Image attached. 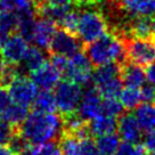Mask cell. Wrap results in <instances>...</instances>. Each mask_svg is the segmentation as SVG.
Returning a JSON list of instances; mask_svg holds the SVG:
<instances>
[{"mask_svg": "<svg viewBox=\"0 0 155 155\" xmlns=\"http://www.w3.org/2000/svg\"><path fill=\"white\" fill-rule=\"evenodd\" d=\"M63 129L62 116L54 113L32 111L18 127L19 134L30 145H41L59 138Z\"/></svg>", "mask_w": 155, "mask_h": 155, "instance_id": "6da1fadb", "label": "cell"}, {"mask_svg": "<svg viewBox=\"0 0 155 155\" xmlns=\"http://www.w3.org/2000/svg\"><path fill=\"white\" fill-rule=\"evenodd\" d=\"M84 53L92 66L108 63H123L127 61L124 38L117 32L107 31L102 37L84 45Z\"/></svg>", "mask_w": 155, "mask_h": 155, "instance_id": "7a4b0ae2", "label": "cell"}, {"mask_svg": "<svg viewBox=\"0 0 155 155\" xmlns=\"http://www.w3.org/2000/svg\"><path fill=\"white\" fill-rule=\"evenodd\" d=\"M81 8L84 9L79 12L77 37L82 45H87L106 33L108 31V24L99 9L91 8V5Z\"/></svg>", "mask_w": 155, "mask_h": 155, "instance_id": "3957f363", "label": "cell"}, {"mask_svg": "<svg viewBox=\"0 0 155 155\" xmlns=\"http://www.w3.org/2000/svg\"><path fill=\"white\" fill-rule=\"evenodd\" d=\"M54 96L56 102V110H58L61 116H65L78 110L82 97V89L78 83L66 79L55 86Z\"/></svg>", "mask_w": 155, "mask_h": 155, "instance_id": "277c9868", "label": "cell"}, {"mask_svg": "<svg viewBox=\"0 0 155 155\" xmlns=\"http://www.w3.org/2000/svg\"><path fill=\"white\" fill-rule=\"evenodd\" d=\"M127 59L140 66H147L155 61V47L152 39L123 37Z\"/></svg>", "mask_w": 155, "mask_h": 155, "instance_id": "5b68a950", "label": "cell"}, {"mask_svg": "<svg viewBox=\"0 0 155 155\" xmlns=\"http://www.w3.org/2000/svg\"><path fill=\"white\" fill-rule=\"evenodd\" d=\"M64 74L68 80L78 83L79 86L90 84L92 78V64L86 53L80 50L72 55L68 59Z\"/></svg>", "mask_w": 155, "mask_h": 155, "instance_id": "8992f818", "label": "cell"}, {"mask_svg": "<svg viewBox=\"0 0 155 155\" xmlns=\"http://www.w3.org/2000/svg\"><path fill=\"white\" fill-rule=\"evenodd\" d=\"M82 42L75 34H72L63 29H56L48 46L50 55H63L71 57L75 53L82 50Z\"/></svg>", "mask_w": 155, "mask_h": 155, "instance_id": "52a82bcc", "label": "cell"}, {"mask_svg": "<svg viewBox=\"0 0 155 155\" xmlns=\"http://www.w3.org/2000/svg\"><path fill=\"white\" fill-rule=\"evenodd\" d=\"M12 102L29 107L32 105L38 88L25 74H18L7 87Z\"/></svg>", "mask_w": 155, "mask_h": 155, "instance_id": "ba28073f", "label": "cell"}, {"mask_svg": "<svg viewBox=\"0 0 155 155\" xmlns=\"http://www.w3.org/2000/svg\"><path fill=\"white\" fill-rule=\"evenodd\" d=\"M86 90L82 92L80 104L78 106L77 113L83 120L90 121L97 116L102 115V96L97 91L95 86L88 84Z\"/></svg>", "mask_w": 155, "mask_h": 155, "instance_id": "9c48e42d", "label": "cell"}, {"mask_svg": "<svg viewBox=\"0 0 155 155\" xmlns=\"http://www.w3.org/2000/svg\"><path fill=\"white\" fill-rule=\"evenodd\" d=\"M28 41L17 32L10 34L0 46V55L4 61L13 65H19L28 49Z\"/></svg>", "mask_w": 155, "mask_h": 155, "instance_id": "30bf717a", "label": "cell"}, {"mask_svg": "<svg viewBox=\"0 0 155 155\" xmlns=\"http://www.w3.org/2000/svg\"><path fill=\"white\" fill-rule=\"evenodd\" d=\"M32 82L41 90H51L59 82L62 73L50 62H45L40 68L30 73Z\"/></svg>", "mask_w": 155, "mask_h": 155, "instance_id": "8fae6325", "label": "cell"}, {"mask_svg": "<svg viewBox=\"0 0 155 155\" xmlns=\"http://www.w3.org/2000/svg\"><path fill=\"white\" fill-rule=\"evenodd\" d=\"M116 130L119 137L124 141L137 144L143 138L141 128L138 124L135 115L130 112L122 113L121 115L117 116Z\"/></svg>", "mask_w": 155, "mask_h": 155, "instance_id": "7c38bea8", "label": "cell"}, {"mask_svg": "<svg viewBox=\"0 0 155 155\" xmlns=\"http://www.w3.org/2000/svg\"><path fill=\"white\" fill-rule=\"evenodd\" d=\"M120 77L126 87L140 88L146 81V74L143 66L130 61H124L120 64Z\"/></svg>", "mask_w": 155, "mask_h": 155, "instance_id": "4fadbf2b", "label": "cell"}, {"mask_svg": "<svg viewBox=\"0 0 155 155\" xmlns=\"http://www.w3.org/2000/svg\"><path fill=\"white\" fill-rule=\"evenodd\" d=\"M56 29H57V25L54 22L46 18L37 17L31 42L34 44V46L44 49V50L48 49L50 40L53 38Z\"/></svg>", "mask_w": 155, "mask_h": 155, "instance_id": "5bb4252c", "label": "cell"}, {"mask_svg": "<svg viewBox=\"0 0 155 155\" xmlns=\"http://www.w3.org/2000/svg\"><path fill=\"white\" fill-rule=\"evenodd\" d=\"M116 7L130 17L155 14V0H114Z\"/></svg>", "mask_w": 155, "mask_h": 155, "instance_id": "9a60e30c", "label": "cell"}, {"mask_svg": "<svg viewBox=\"0 0 155 155\" xmlns=\"http://www.w3.org/2000/svg\"><path fill=\"white\" fill-rule=\"evenodd\" d=\"M45 62H47V58H46V54H45L44 49L39 48L37 46L28 47L24 57L22 59V62L19 63L22 64L19 71L22 74H25V73L30 74L32 71L40 68Z\"/></svg>", "mask_w": 155, "mask_h": 155, "instance_id": "2e32d148", "label": "cell"}, {"mask_svg": "<svg viewBox=\"0 0 155 155\" xmlns=\"http://www.w3.org/2000/svg\"><path fill=\"white\" fill-rule=\"evenodd\" d=\"M134 115L141 130L150 131L155 129V103L139 104L135 108Z\"/></svg>", "mask_w": 155, "mask_h": 155, "instance_id": "e0dca14e", "label": "cell"}, {"mask_svg": "<svg viewBox=\"0 0 155 155\" xmlns=\"http://www.w3.org/2000/svg\"><path fill=\"white\" fill-rule=\"evenodd\" d=\"M117 117L110 115H99L89 121V129L92 137L113 134L116 131Z\"/></svg>", "mask_w": 155, "mask_h": 155, "instance_id": "ac0fdd59", "label": "cell"}, {"mask_svg": "<svg viewBox=\"0 0 155 155\" xmlns=\"http://www.w3.org/2000/svg\"><path fill=\"white\" fill-rule=\"evenodd\" d=\"M28 114H29V107L12 102L0 113V117L1 120L8 122L12 126L19 127L25 120Z\"/></svg>", "mask_w": 155, "mask_h": 155, "instance_id": "d6986e66", "label": "cell"}, {"mask_svg": "<svg viewBox=\"0 0 155 155\" xmlns=\"http://www.w3.org/2000/svg\"><path fill=\"white\" fill-rule=\"evenodd\" d=\"M18 16L14 12L0 10V46L9 37L17 31Z\"/></svg>", "mask_w": 155, "mask_h": 155, "instance_id": "ffe728a7", "label": "cell"}, {"mask_svg": "<svg viewBox=\"0 0 155 155\" xmlns=\"http://www.w3.org/2000/svg\"><path fill=\"white\" fill-rule=\"evenodd\" d=\"M58 140V147L62 155H82V145L80 138L68 132H62Z\"/></svg>", "mask_w": 155, "mask_h": 155, "instance_id": "44dd1931", "label": "cell"}, {"mask_svg": "<svg viewBox=\"0 0 155 155\" xmlns=\"http://www.w3.org/2000/svg\"><path fill=\"white\" fill-rule=\"evenodd\" d=\"M32 106L34 111L54 113L56 110V102L54 94L50 90H41L40 92H37Z\"/></svg>", "mask_w": 155, "mask_h": 155, "instance_id": "7402d4cb", "label": "cell"}, {"mask_svg": "<svg viewBox=\"0 0 155 155\" xmlns=\"http://www.w3.org/2000/svg\"><path fill=\"white\" fill-rule=\"evenodd\" d=\"M120 145V137L115 132L98 136L96 140L97 150L101 155H114Z\"/></svg>", "mask_w": 155, "mask_h": 155, "instance_id": "603a6c76", "label": "cell"}, {"mask_svg": "<svg viewBox=\"0 0 155 155\" xmlns=\"http://www.w3.org/2000/svg\"><path fill=\"white\" fill-rule=\"evenodd\" d=\"M95 88L103 98H117L121 90L123 89V83H122L121 77L117 75L98 86H95Z\"/></svg>", "mask_w": 155, "mask_h": 155, "instance_id": "cb8c5ba5", "label": "cell"}, {"mask_svg": "<svg viewBox=\"0 0 155 155\" xmlns=\"http://www.w3.org/2000/svg\"><path fill=\"white\" fill-rule=\"evenodd\" d=\"M120 103L122 104L123 108L128 111H132L141 103L140 90L138 88L126 87L120 92Z\"/></svg>", "mask_w": 155, "mask_h": 155, "instance_id": "d4e9b609", "label": "cell"}, {"mask_svg": "<svg viewBox=\"0 0 155 155\" xmlns=\"http://www.w3.org/2000/svg\"><path fill=\"white\" fill-rule=\"evenodd\" d=\"M21 155H62L61 150L54 141L41 145H29Z\"/></svg>", "mask_w": 155, "mask_h": 155, "instance_id": "484cf974", "label": "cell"}, {"mask_svg": "<svg viewBox=\"0 0 155 155\" xmlns=\"http://www.w3.org/2000/svg\"><path fill=\"white\" fill-rule=\"evenodd\" d=\"M78 21H79V12L73 8H70L68 12L64 15V17L61 19L57 26L61 29L68 31L70 33L77 35V28H78Z\"/></svg>", "mask_w": 155, "mask_h": 155, "instance_id": "4316f807", "label": "cell"}, {"mask_svg": "<svg viewBox=\"0 0 155 155\" xmlns=\"http://www.w3.org/2000/svg\"><path fill=\"white\" fill-rule=\"evenodd\" d=\"M123 113V106L117 98H104L102 101V115L117 117Z\"/></svg>", "mask_w": 155, "mask_h": 155, "instance_id": "83f0119b", "label": "cell"}, {"mask_svg": "<svg viewBox=\"0 0 155 155\" xmlns=\"http://www.w3.org/2000/svg\"><path fill=\"white\" fill-rule=\"evenodd\" d=\"M33 7V0H0V8L18 13L21 10Z\"/></svg>", "mask_w": 155, "mask_h": 155, "instance_id": "f1b7e54d", "label": "cell"}, {"mask_svg": "<svg viewBox=\"0 0 155 155\" xmlns=\"http://www.w3.org/2000/svg\"><path fill=\"white\" fill-rule=\"evenodd\" d=\"M145 147L140 144L124 141L119 145L114 155H145Z\"/></svg>", "mask_w": 155, "mask_h": 155, "instance_id": "f546056e", "label": "cell"}, {"mask_svg": "<svg viewBox=\"0 0 155 155\" xmlns=\"http://www.w3.org/2000/svg\"><path fill=\"white\" fill-rule=\"evenodd\" d=\"M18 130V127H14L8 122L0 120V144L7 145L15 132Z\"/></svg>", "mask_w": 155, "mask_h": 155, "instance_id": "4dcf8cb0", "label": "cell"}, {"mask_svg": "<svg viewBox=\"0 0 155 155\" xmlns=\"http://www.w3.org/2000/svg\"><path fill=\"white\" fill-rule=\"evenodd\" d=\"M141 102L144 103H155V86L154 84H143L140 89Z\"/></svg>", "mask_w": 155, "mask_h": 155, "instance_id": "1f68e13d", "label": "cell"}, {"mask_svg": "<svg viewBox=\"0 0 155 155\" xmlns=\"http://www.w3.org/2000/svg\"><path fill=\"white\" fill-rule=\"evenodd\" d=\"M68 62V57H65L63 55H51V57H50V63L53 64L54 66L57 68L62 74L66 70Z\"/></svg>", "mask_w": 155, "mask_h": 155, "instance_id": "d6a6232c", "label": "cell"}, {"mask_svg": "<svg viewBox=\"0 0 155 155\" xmlns=\"http://www.w3.org/2000/svg\"><path fill=\"white\" fill-rule=\"evenodd\" d=\"M143 146L147 152H155V129L147 131L143 139Z\"/></svg>", "mask_w": 155, "mask_h": 155, "instance_id": "836d02e7", "label": "cell"}, {"mask_svg": "<svg viewBox=\"0 0 155 155\" xmlns=\"http://www.w3.org/2000/svg\"><path fill=\"white\" fill-rule=\"evenodd\" d=\"M12 103V98L8 92V89L0 86V113Z\"/></svg>", "mask_w": 155, "mask_h": 155, "instance_id": "e575fe53", "label": "cell"}, {"mask_svg": "<svg viewBox=\"0 0 155 155\" xmlns=\"http://www.w3.org/2000/svg\"><path fill=\"white\" fill-rule=\"evenodd\" d=\"M145 74H146V79L148 80V82L155 86V61H153L152 63L147 65Z\"/></svg>", "mask_w": 155, "mask_h": 155, "instance_id": "d590c367", "label": "cell"}, {"mask_svg": "<svg viewBox=\"0 0 155 155\" xmlns=\"http://www.w3.org/2000/svg\"><path fill=\"white\" fill-rule=\"evenodd\" d=\"M73 2V5H75L77 7L81 8V7H84V6L88 5H92L91 0H71Z\"/></svg>", "mask_w": 155, "mask_h": 155, "instance_id": "8d00e7d4", "label": "cell"}, {"mask_svg": "<svg viewBox=\"0 0 155 155\" xmlns=\"http://www.w3.org/2000/svg\"><path fill=\"white\" fill-rule=\"evenodd\" d=\"M46 1L56 6H66L71 4V0H46Z\"/></svg>", "mask_w": 155, "mask_h": 155, "instance_id": "74e56055", "label": "cell"}, {"mask_svg": "<svg viewBox=\"0 0 155 155\" xmlns=\"http://www.w3.org/2000/svg\"><path fill=\"white\" fill-rule=\"evenodd\" d=\"M0 155H13V153L7 145L0 144Z\"/></svg>", "mask_w": 155, "mask_h": 155, "instance_id": "f35d334b", "label": "cell"}, {"mask_svg": "<svg viewBox=\"0 0 155 155\" xmlns=\"http://www.w3.org/2000/svg\"><path fill=\"white\" fill-rule=\"evenodd\" d=\"M150 18H152V24H153V29H154V32H155V14L152 15Z\"/></svg>", "mask_w": 155, "mask_h": 155, "instance_id": "ab89813d", "label": "cell"}, {"mask_svg": "<svg viewBox=\"0 0 155 155\" xmlns=\"http://www.w3.org/2000/svg\"><path fill=\"white\" fill-rule=\"evenodd\" d=\"M103 0H91L92 4H96V2H102Z\"/></svg>", "mask_w": 155, "mask_h": 155, "instance_id": "60d3db41", "label": "cell"}, {"mask_svg": "<svg viewBox=\"0 0 155 155\" xmlns=\"http://www.w3.org/2000/svg\"><path fill=\"white\" fill-rule=\"evenodd\" d=\"M150 39H152V41H153V44H154V47H155V33L153 34V37H152Z\"/></svg>", "mask_w": 155, "mask_h": 155, "instance_id": "b9f144b4", "label": "cell"}, {"mask_svg": "<svg viewBox=\"0 0 155 155\" xmlns=\"http://www.w3.org/2000/svg\"><path fill=\"white\" fill-rule=\"evenodd\" d=\"M147 155H155V152H150Z\"/></svg>", "mask_w": 155, "mask_h": 155, "instance_id": "7bdbcfd3", "label": "cell"}]
</instances>
